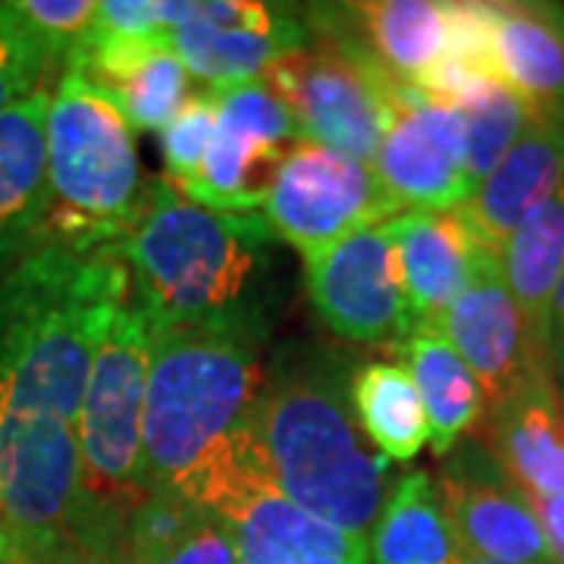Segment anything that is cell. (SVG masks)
<instances>
[{"mask_svg": "<svg viewBox=\"0 0 564 564\" xmlns=\"http://www.w3.org/2000/svg\"><path fill=\"white\" fill-rule=\"evenodd\" d=\"M270 326L192 323L151 336L144 395L148 492L170 489L210 514L273 484L254 426Z\"/></svg>", "mask_w": 564, "mask_h": 564, "instance_id": "6da1fadb", "label": "cell"}, {"mask_svg": "<svg viewBox=\"0 0 564 564\" xmlns=\"http://www.w3.org/2000/svg\"><path fill=\"white\" fill-rule=\"evenodd\" d=\"M355 358L333 345L289 343L267 364L254 426L273 486L307 514L367 543L395 489V464L364 436Z\"/></svg>", "mask_w": 564, "mask_h": 564, "instance_id": "7a4b0ae2", "label": "cell"}, {"mask_svg": "<svg viewBox=\"0 0 564 564\" xmlns=\"http://www.w3.org/2000/svg\"><path fill=\"white\" fill-rule=\"evenodd\" d=\"M122 261L151 336L192 323L273 326L276 236L261 214H220L154 180Z\"/></svg>", "mask_w": 564, "mask_h": 564, "instance_id": "3957f363", "label": "cell"}, {"mask_svg": "<svg viewBox=\"0 0 564 564\" xmlns=\"http://www.w3.org/2000/svg\"><path fill=\"white\" fill-rule=\"evenodd\" d=\"M132 299L122 248L41 245L0 276V399L47 408L79 430L91 364Z\"/></svg>", "mask_w": 564, "mask_h": 564, "instance_id": "277c9868", "label": "cell"}, {"mask_svg": "<svg viewBox=\"0 0 564 564\" xmlns=\"http://www.w3.org/2000/svg\"><path fill=\"white\" fill-rule=\"evenodd\" d=\"M51 210L41 245L79 251L122 248L144 214V180L132 126L76 66H63L47 110Z\"/></svg>", "mask_w": 564, "mask_h": 564, "instance_id": "5b68a950", "label": "cell"}, {"mask_svg": "<svg viewBox=\"0 0 564 564\" xmlns=\"http://www.w3.org/2000/svg\"><path fill=\"white\" fill-rule=\"evenodd\" d=\"M307 44L263 69L299 139L373 163L392 117L417 88L392 79L333 22L326 7L302 13Z\"/></svg>", "mask_w": 564, "mask_h": 564, "instance_id": "8992f818", "label": "cell"}, {"mask_svg": "<svg viewBox=\"0 0 564 564\" xmlns=\"http://www.w3.org/2000/svg\"><path fill=\"white\" fill-rule=\"evenodd\" d=\"M151 333L132 299L122 302L104 333L79 411V455L85 486L117 518H129L148 496L144 395Z\"/></svg>", "mask_w": 564, "mask_h": 564, "instance_id": "52a82bcc", "label": "cell"}, {"mask_svg": "<svg viewBox=\"0 0 564 564\" xmlns=\"http://www.w3.org/2000/svg\"><path fill=\"white\" fill-rule=\"evenodd\" d=\"M404 214L386 192L373 166L333 148L299 141L282 163L263 204V220L276 242L302 254L373 229Z\"/></svg>", "mask_w": 564, "mask_h": 564, "instance_id": "ba28073f", "label": "cell"}, {"mask_svg": "<svg viewBox=\"0 0 564 564\" xmlns=\"http://www.w3.org/2000/svg\"><path fill=\"white\" fill-rule=\"evenodd\" d=\"M217 129L202 170L180 192L220 214H254L267 204L299 129L289 107L263 79L214 88Z\"/></svg>", "mask_w": 564, "mask_h": 564, "instance_id": "9c48e42d", "label": "cell"}, {"mask_svg": "<svg viewBox=\"0 0 564 564\" xmlns=\"http://www.w3.org/2000/svg\"><path fill=\"white\" fill-rule=\"evenodd\" d=\"M304 289L317 321L345 343L399 348L414 329L386 223L304 254Z\"/></svg>", "mask_w": 564, "mask_h": 564, "instance_id": "30bf717a", "label": "cell"}, {"mask_svg": "<svg viewBox=\"0 0 564 564\" xmlns=\"http://www.w3.org/2000/svg\"><path fill=\"white\" fill-rule=\"evenodd\" d=\"M440 329L470 367L484 392L486 414L511 402L536 377L555 373L549 345L533 333L518 302L511 299L499 258L486 251L474 267L467 289L445 311Z\"/></svg>", "mask_w": 564, "mask_h": 564, "instance_id": "8fae6325", "label": "cell"}, {"mask_svg": "<svg viewBox=\"0 0 564 564\" xmlns=\"http://www.w3.org/2000/svg\"><path fill=\"white\" fill-rule=\"evenodd\" d=\"M370 166L402 210H455L474 192L462 113L421 91L399 107Z\"/></svg>", "mask_w": 564, "mask_h": 564, "instance_id": "7c38bea8", "label": "cell"}, {"mask_svg": "<svg viewBox=\"0 0 564 564\" xmlns=\"http://www.w3.org/2000/svg\"><path fill=\"white\" fill-rule=\"evenodd\" d=\"M307 44L302 13L280 3L207 0L195 20L170 29V51L210 88L261 79L263 69Z\"/></svg>", "mask_w": 564, "mask_h": 564, "instance_id": "4fadbf2b", "label": "cell"}, {"mask_svg": "<svg viewBox=\"0 0 564 564\" xmlns=\"http://www.w3.org/2000/svg\"><path fill=\"white\" fill-rule=\"evenodd\" d=\"M436 489L464 555L502 564H552L527 496L486 448L470 445L455 455Z\"/></svg>", "mask_w": 564, "mask_h": 564, "instance_id": "5bb4252c", "label": "cell"}, {"mask_svg": "<svg viewBox=\"0 0 564 564\" xmlns=\"http://www.w3.org/2000/svg\"><path fill=\"white\" fill-rule=\"evenodd\" d=\"M562 180L564 126L536 117L499 166L467 195L462 207H455V217L474 242L499 258L514 229L562 188Z\"/></svg>", "mask_w": 564, "mask_h": 564, "instance_id": "9a60e30c", "label": "cell"}, {"mask_svg": "<svg viewBox=\"0 0 564 564\" xmlns=\"http://www.w3.org/2000/svg\"><path fill=\"white\" fill-rule=\"evenodd\" d=\"M47 110L51 91L41 88L0 113V276L44 239L51 210Z\"/></svg>", "mask_w": 564, "mask_h": 564, "instance_id": "2e32d148", "label": "cell"}, {"mask_svg": "<svg viewBox=\"0 0 564 564\" xmlns=\"http://www.w3.org/2000/svg\"><path fill=\"white\" fill-rule=\"evenodd\" d=\"M414 326H440L467 289L484 248L470 239L455 210H404L386 223ZM489 254V251H486Z\"/></svg>", "mask_w": 564, "mask_h": 564, "instance_id": "e0dca14e", "label": "cell"}, {"mask_svg": "<svg viewBox=\"0 0 564 564\" xmlns=\"http://www.w3.org/2000/svg\"><path fill=\"white\" fill-rule=\"evenodd\" d=\"M486 452L524 496L564 492V395L543 373L484 417Z\"/></svg>", "mask_w": 564, "mask_h": 564, "instance_id": "ac0fdd59", "label": "cell"}, {"mask_svg": "<svg viewBox=\"0 0 564 564\" xmlns=\"http://www.w3.org/2000/svg\"><path fill=\"white\" fill-rule=\"evenodd\" d=\"M239 564H367V543L307 514L273 484L251 492L223 518Z\"/></svg>", "mask_w": 564, "mask_h": 564, "instance_id": "d6986e66", "label": "cell"}, {"mask_svg": "<svg viewBox=\"0 0 564 564\" xmlns=\"http://www.w3.org/2000/svg\"><path fill=\"white\" fill-rule=\"evenodd\" d=\"M333 22L383 66L392 79L417 88L421 79L443 61L448 32V3L436 0H367L329 3Z\"/></svg>", "mask_w": 564, "mask_h": 564, "instance_id": "ffe728a7", "label": "cell"}, {"mask_svg": "<svg viewBox=\"0 0 564 564\" xmlns=\"http://www.w3.org/2000/svg\"><path fill=\"white\" fill-rule=\"evenodd\" d=\"M496 66L540 120L564 126V7L492 3Z\"/></svg>", "mask_w": 564, "mask_h": 564, "instance_id": "44dd1931", "label": "cell"}, {"mask_svg": "<svg viewBox=\"0 0 564 564\" xmlns=\"http://www.w3.org/2000/svg\"><path fill=\"white\" fill-rule=\"evenodd\" d=\"M395 351L421 392L433 455H448L484 421L480 386L440 326H414Z\"/></svg>", "mask_w": 564, "mask_h": 564, "instance_id": "7402d4cb", "label": "cell"}, {"mask_svg": "<svg viewBox=\"0 0 564 564\" xmlns=\"http://www.w3.org/2000/svg\"><path fill=\"white\" fill-rule=\"evenodd\" d=\"M367 564H464L430 470L399 477L367 536Z\"/></svg>", "mask_w": 564, "mask_h": 564, "instance_id": "603a6c76", "label": "cell"}, {"mask_svg": "<svg viewBox=\"0 0 564 564\" xmlns=\"http://www.w3.org/2000/svg\"><path fill=\"white\" fill-rule=\"evenodd\" d=\"M499 270L527 323L549 345V311L564 276V188L514 229L499 254Z\"/></svg>", "mask_w": 564, "mask_h": 564, "instance_id": "cb8c5ba5", "label": "cell"}, {"mask_svg": "<svg viewBox=\"0 0 564 564\" xmlns=\"http://www.w3.org/2000/svg\"><path fill=\"white\" fill-rule=\"evenodd\" d=\"M351 404L370 445L392 464H411L430 443L421 392L402 361H367L351 377Z\"/></svg>", "mask_w": 564, "mask_h": 564, "instance_id": "d4e9b609", "label": "cell"}, {"mask_svg": "<svg viewBox=\"0 0 564 564\" xmlns=\"http://www.w3.org/2000/svg\"><path fill=\"white\" fill-rule=\"evenodd\" d=\"M467 139V176L474 188L499 166L505 154L514 148V141L527 132V126L536 120L530 104L508 88L505 82H489L484 91H477L470 101L458 107Z\"/></svg>", "mask_w": 564, "mask_h": 564, "instance_id": "484cf974", "label": "cell"}, {"mask_svg": "<svg viewBox=\"0 0 564 564\" xmlns=\"http://www.w3.org/2000/svg\"><path fill=\"white\" fill-rule=\"evenodd\" d=\"M214 514L202 505L188 502L180 492L151 489L139 508L126 518L120 543V564H154L166 552L182 545Z\"/></svg>", "mask_w": 564, "mask_h": 564, "instance_id": "4316f807", "label": "cell"}, {"mask_svg": "<svg viewBox=\"0 0 564 564\" xmlns=\"http://www.w3.org/2000/svg\"><path fill=\"white\" fill-rule=\"evenodd\" d=\"M61 69L13 3H0V113L44 88V79Z\"/></svg>", "mask_w": 564, "mask_h": 564, "instance_id": "83f0119b", "label": "cell"}, {"mask_svg": "<svg viewBox=\"0 0 564 564\" xmlns=\"http://www.w3.org/2000/svg\"><path fill=\"white\" fill-rule=\"evenodd\" d=\"M214 129H217V98H214V88H207L185 104L180 117L161 132L163 163L170 173L166 180L176 188L198 176L204 154L214 139Z\"/></svg>", "mask_w": 564, "mask_h": 564, "instance_id": "f1b7e54d", "label": "cell"}, {"mask_svg": "<svg viewBox=\"0 0 564 564\" xmlns=\"http://www.w3.org/2000/svg\"><path fill=\"white\" fill-rule=\"evenodd\" d=\"M13 7L61 66L88 39L98 13L95 0H13Z\"/></svg>", "mask_w": 564, "mask_h": 564, "instance_id": "f546056e", "label": "cell"}, {"mask_svg": "<svg viewBox=\"0 0 564 564\" xmlns=\"http://www.w3.org/2000/svg\"><path fill=\"white\" fill-rule=\"evenodd\" d=\"M163 32L158 17V0H104L98 3L95 25L88 39H113V41H141L158 39Z\"/></svg>", "mask_w": 564, "mask_h": 564, "instance_id": "4dcf8cb0", "label": "cell"}, {"mask_svg": "<svg viewBox=\"0 0 564 564\" xmlns=\"http://www.w3.org/2000/svg\"><path fill=\"white\" fill-rule=\"evenodd\" d=\"M154 564H239L232 530L223 518H210L207 524L198 527L188 540L166 552Z\"/></svg>", "mask_w": 564, "mask_h": 564, "instance_id": "1f68e13d", "label": "cell"}, {"mask_svg": "<svg viewBox=\"0 0 564 564\" xmlns=\"http://www.w3.org/2000/svg\"><path fill=\"white\" fill-rule=\"evenodd\" d=\"M527 502L543 527L549 562L564 564V492H558V496H527Z\"/></svg>", "mask_w": 564, "mask_h": 564, "instance_id": "d6a6232c", "label": "cell"}, {"mask_svg": "<svg viewBox=\"0 0 564 564\" xmlns=\"http://www.w3.org/2000/svg\"><path fill=\"white\" fill-rule=\"evenodd\" d=\"M549 358H552L555 380H564V276L555 289L552 311H549Z\"/></svg>", "mask_w": 564, "mask_h": 564, "instance_id": "836d02e7", "label": "cell"}, {"mask_svg": "<svg viewBox=\"0 0 564 564\" xmlns=\"http://www.w3.org/2000/svg\"><path fill=\"white\" fill-rule=\"evenodd\" d=\"M464 564H502V562H489V558H470V555H464Z\"/></svg>", "mask_w": 564, "mask_h": 564, "instance_id": "e575fe53", "label": "cell"}, {"mask_svg": "<svg viewBox=\"0 0 564 564\" xmlns=\"http://www.w3.org/2000/svg\"><path fill=\"white\" fill-rule=\"evenodd\" d=\"M558 386H562V395H564V380H558Z\"/></svg>", "mask_w": 564, "mask_h": 564, "instance_id": "d590c367", "label": "cell"}, {"mask_svg": "<svg viewBox=\"0 0 564 564\" xmlns=\"http://www.w3.org/2000/svg\"><path fill=\"white\" fill-rule=\"evenodd\" d=\"M562 188H564V180H562Z\"/></svg>", "mask_w": 564, "mask_h": 564, "instance_id": "8d00e7d4", "label": "cell"}]
</instances>
